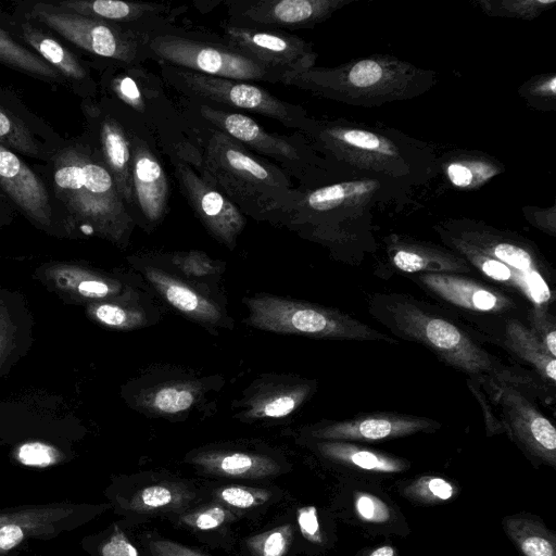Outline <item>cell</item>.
Segmentation results:
<instances>
[{"mask_svg":"<svg viewBox=\"0 0 556 556\" xmlns=\"http://www.w3.org/2000/svg\"><path fill=\"white\" fill-rule=\"evenodd\" d=\"M368 313L393 336L421 344L470 379H493L525 393L551 387L535 374L504 364L455 317L409 294L374 293L368 300Z\"/></svg>","mask_w":556,"mask_h":556,"instance_id":"cell-1","label":"cell"},{"mask_svg":"<svg viewBox=\"0 0 556 556\" xmlns=\"http://www.w3.org/2000/svg\"><path fill=\"white\" fill-rule=\"evenodd\" d=\"M302 135L340 178H381L412 188L438 174L433 148L383 125L314 118Z\"/></svg>","mask_w":556,"mask_h":556,"instance_id":"cell-2","label":"cell"},{"mask_svg":"<svg viewBox=\"0 0 556 556\" xmlns=\"http://www.w3.org/2000/svg\"><path fill=\"white\" fill-rule=\"evenodd\" d=\"M200 151L197 173L245 216L283 225L303 188L279 166L202 121L184 114Z\"/></svg>","mask_w":556,"mask_h":556,"instance_id":"cell-3","label":"cell"},{"mask_svg":"<svg viewBox=\"0 0 556 556\" xmlns=\"http://www.w3.org/2000/svg\"><path fill=\"white\" fill-rule=\"evenodd\" d=\"M432 70L391 54L375 53L334 67L286 74L280 84L354 106H380L419 97L437 84Z\"/></svg>","mask_w":556,"mask_h":556,"instance_id":"cell-4","label":"cell"},{"mask_svg":"<svg viewBox=\"0 0 556 556\" xmlns=\"http://www.w3.org/2000/svg\"><path fill=\"white\" fill-rule=\"evenodd\" d=\"M409 187L381 178H353L302 190L283 225L315 238L341 242L352 238V226L365 228L377 204L400 203Z\"/></svg>","mask_w":556,"mask_h":556,"instance_id":"cell-5","label":"cell"},{"mask_svg":"<svg viewBox=\"0 0 556 556\" xmlns=\"http://www.w3.org/2000/svg\"><path fill=\"white\" fill-rule=\"evenodd\" d=\"M181 113L191 115L238 141L252 153L274 161L301 188L313 189L331 182L340 176L305 136L294 131L280 135L262 127L245 113L223 109L179 96Z\"/></svg>","mask_w":556,"mask_h":556,"instance_id":"cell-6","label":"cell"},{"mask_svg":"<svg viewBox=\"0 0 556 556\" xmlns=\"http://www.w3.org/2000/svg\"><path fill=\"white\" fill-rule=\"evenodd\" d=\"M105 85L112 101L141 123L170 163L180 161L198 170L200 151L190 136L186 118L168 96L160 75L143 64L113 63Z\"/></svg>","mask_w":556,"mask_h":556,"instance_id":"cell-7","label":"cell"},{"mask_svg":"<svg viewBox=\"0 0 556 556\" xmlns=\"http://www.w3.org/2000/svg\"><path fill=\"white\" fill-rule=\"evenodd\" d=\"M55 195L68 210L115 238L128 235L135 220L101 159L67 149L54 162Z\"/></svg>","mask_w":556,"mask_h":556,"instance_id":"cell-8","label":"cell"},{"mask_svg":"<svg viewBox=\"0 0 556 556\" xmlns=\"http://www.w3.org/2000/svg\"><path fill=\"white\" fill-rule=\"evenodd\" d=\"M151 59L210 76L250 83H280L267 66L228 45L218 34L174 26L149 41Z\"/></svg>","mask_w":556,"mask_h":556,"instance_id":"cell-9","label":"cell"},{"mask_svg":"<svg viewBox=\"0 0 556 556\" xmlns=\"http://www.w3.org/2000/svg\"><path fill=\"white\" fill-rule=\"evenodd\" d=\"M166 87L180 97L227 110L269 117L289 129L304 134L314 117L294 103L281 100L255 83L210 76L157 63Z\"/></svg>","mask_w":556,"mask_h":556,"instance_id":"cell-10","label":"cell"},{"mask_svg":"<svg viewBox=\"0 0 556 556\" xmlns=\"http://www.w3.org/2000/svg\"><path fill=\"white\" fill-rule=\"evenodd\" d=\"M245 303L249 324L264 331L329 340L399 343L395 338L331 307L267 294L249 298Z\"/></svg>","mask_w":556,"mask_h":556,"instance_id":"cell-11","label":"cell"},{"mask_svg":"<svg viewBox=\"0 0 556 556\" xmlns=\"http://www.w3.org/2000/svg\"><path fill=\"white\" fill-rule=\"evenodd\" d=\"M104 496L127 531L154 518L182 513L203 500L202 483L167 470L139 471L111 479Z\"/></svg>","mask_w":556,"mask_h":556,"instance_id":"cell-12","label":"cell"},{"mask_svg":"<svg viewBox=\"0 0 556 556\" xmlns=\"http://www.w3.org/2000/svg\"><path fill=\"white\" fill-rule=\"evenodd\" d=\"M30 16L87 52L112 63L143 64L151 59V35L119 24L37 4Z\"/></svg>","mask_w":556,"mask_h":556,"instance_id":"cell-13","label":"cell"},{"mask_svg":"<svg viewBox=\"0 0 556 556\" xmlns=\"http://www.w3.org/2000/svg\"><path fill=\"white\" fill-rule=\"evenodd\" d=\"M106 503L52 502L0 509V556H12L29 540H52L98 518Z\"/></svg>","mask_w":556,"mask_h":556,"instance_id":"cell-14","label":"cell"},{"mask_svg":"<svg viewBox=\"0 0 556 556\" xmlns=\"http://www.w3.org/2000/svg\"><path fill=\"white\" fill-rule=\"evenodd\" d=\"M435 226L509 266L527 280L535 305L548 307L554 293L543 277L547 267L531 241L515 232L468 217L450 218Z\"/></svg>","mask_w":556,"mask_h":556,"instance_id":"cell-15","label":"cell"},{"mask_svg":"<svg viewBox=\"0 0 556 556\" xmlns=\"http://www.w3.org/2000/svg\"><path fill=\"white\" fill-rule=\"evenodd\" d=\"M125 124L131 146L132 210L135 223L152 229L164 219L170 200V184L152 135L127 110L113 102Z\"/></svg>","mask_w":556,"mask_h":556,"instance_id":"cell-16","label":"cell"},{"mask_svg":"<svg viewBox=\"0 0 556 556\" xmlns=\"http://www.w3.org/2000/svg\"><path fill=\"white\" fill-rule=\"evenodd\" d=\"M184 462L201 476L235 482H270L292 468L279 452L232 444H212L192 450Z\"/></svg>","mask_w":556,"mask_h":556,"instance_id":"cell-17","label":"cell"},{"mask_svg":"<svg viewBox=\"0 0 556 556\" xmlns=\"http://www.w3.org/2000/svg\"><path fill=\"white\" fill-rule=\"evenodd\" d=\"M479 382L500 408L502 427L511 440L531 455L554 464L556 429L528 394L493 379Z\"/></svg>","mask_w":556,"mask_h":556,"instance_id":"cell-18","label":"cell"},{"mask_svg":"<svg viewBox=\"0 0 556 556\" xmlns=\"http://www.w3.org/2000/svg\"><path fill=\"white\" fill-rule=\"evenodd\" d=\"M357 0H225L229 23L252 28H313Z\"/></svg>","mask_w":556,"mask_h":556,"instance_id":"cell-19","label":"cell"},{"mask_svg":"<svg viewBox=\"0 0 556 556\" xmlns=\"http://www.w3.org/2000/svg\"><path fill=\"white\" fill-rule=\"evenodd\" d=\"M219 35L228 45L267 66L282 77L315 66L313 45L285 30L237 26L220 23Z\"/></svg>","mask_w":556,"mask_h":556,"instance_id":"cell-20","label":"cell"},{"mask_svg":"<svg viewBox=\"0 0 556 556\" xmlns=\"http://www.w3.org/2000/svg\"><path fill=\"white\" fill-rule=\"evenodd\" d=\"M441 428L434 419L396 412H371L342 420H324L302 431L304 441H382L433 432Z\"/></svg>","mask_w":556,"mask_h":556,"instance_id":"cell-21","label":"cell"},{"mask_svg":"<svg viewBox=\"0 0 556 556\" xmlns=\"http://www.w3.org/2000/svg\"><path fill=\"white\" fill-rule=\"evenodd\" d=\"M180 191L194 215L218 242L232 249L247 219L219 190L205 181L187 163L172 162Z\"/></svg>","mask_w":556,"mask_h":556,"instance_id":"cell-22","label":"cell"},{"mask_svg":"<svg viewBox=\"0 0 556 556\" xmlns=\"http://www.w3.org/2000/svg\"><path fill=\"white\" fill-rule=\"evenodd\" d=\"M407 278L435 300L473 317L508 316L518 308L508 294L468 275L416 274Z\"/></svg>","mask_w":556,"mask_h":556,"instance_id":"cell-23","label":"cell"},{"mask_svg":"<svg viewBox=\"0 0 556 556\" xmlns=\"http://www.w3.org/2000/svg\"><path fill=\"white\" fill-rule=\"evenodd\" d=\"M51 7L119 24L152 37L176 26L177 18L188 10L185 4L121 0H67Z\"/></svg>","mask_w":556,"mask_h":556,"instance_id":"cell-24","label":"cell"},{"mask_svg":"<svg viewBox=\"0 0 556 556\" xmlns=\"http://www.w3.org/2000/svg\"><path fill=\"white\" fill-rule=\"evenodd\" d=\"M389 265L405 275L460 274L469 275L470 265L447 248L402 235L383 239Z\"/></svg>","mask_w":556,"mask_h":556,"instance_id":"cell-25","label":"cell"},{"mask_svg":"<svg viewBox=\"0 0 556 556\" xmlns=\"http://www.w3.org/2000/svg\"><path fill=\"white\" fill-rule=\"evenodd\" d=\"M97 132L99 156L110 172L121 197L131 214V146L127 128L113 105L111 110L108 109L100 112Z\"/></svg>","mask_w":556,"mask_h":556,"instance_id":"cell-26","label":"cell"},{"mask_svg":"<svg viewBox=\"0 0 556 556\" xmlns=\"http://www.w3.org/2000/svg\"><path fill=\"white\" fill-rule=\"evenodd\" d=\"M203 498L214 500L241 520L255 521L285 497V490L271 482H202Z\"/></svg>","mask_w":556,"mask_h":556,"instance_id":"cell-27","label":"cell"},{"mask_svg":"<svg viewBox=\"0 0 556 556\" xmlns=\"http://www.w3.org/2000/svg\"><path fill=\"white\" fill-rule=\"evenodd\" d=\"M166 520L213 548L229 551L235 545V526L241 518L214 500L203 498Z\"/></svg>","mask_w":556,"mask_h":556,"instance_id":"cell-28","label":"cell"},{"mask_svg":"<svg viewBox=\"0 0 556 556\" xmlns=\"http://www.w3.org/2000/svg\"><path fill=\"white\" fill-rule=\"evenodd\" d=\"M0 187L26 214L42 223L50 217L47 189L11 149L0 144Z\"/></svg>","mask_w":556,"mask_h":556,"instance_id":"cell-29","label":"cell"},{"mask_svg":"<svg viewBox=\"0 0 556 556\" xmlns=\"http://www.w3.org/2000/svg\"><path fill=\"white\" fill-rule=\"evenodd\" d=\"M311 380H287L260 387L243 404L247 420L280 419L294 413L313 394Z\"/></svg>","mask_w":556,"mask_h":556,"instance_id":"cell-30","label":"cell"},{"mask_svg":"<svg viewBox=\"0 0 556 556\" xmlns=\"http://www.w3.org/2000/svg\"><path fill=\"white\" fill-rule=\"evenodd\" d=\"M438 174L455 188L477 190L505 172L496 157L478 150H453L438 156Z\"/></svg>","mask_w":556,"mask_h":556,"instance_id":"cell-31","label":"cell"},{"mask_svg":"<svg viewBox=\"0 0 556 556\" xmlns=\"http://www.w3.org/2000/svg\"><path fill=\"white\" fill-rule=\"evenodd\" d=\"M497 340L508 352L529 364L547 384L555 387L556 357L552 356L529 326L514 316H498Z\"/></svg>","mask_w":556,"mask_h":556,"instance_id":"cell-32","label":"cell"},{"mask_svg":"<svg viewBox=\"0 0 556 556\" xmlns=\"http://www.w3.org/2000/svg\"><path fill=\"white\" fill-rule=\"evenodd\" d=\"M144 275L159 293L187 317L208 325L222 321L220 307L186 282L151 266L144 268Z\"/></svg>","mask_w":556,"mask_h":556,"instance_id":"cell-33","label":"cell"},{"mask_svg":"<svg viewBox=\"0 0 556 556\" xmlns=\"http://www.w3.org/2000/svg\"><path fill=\"white\" fill-rule=\"evenodd\" d=\"M445 248L464 258L489 280L502 285L525 298L530 305H535L533 292L525 278L498 260L488 255L468 242L434 226Z\"/></svg>","mask_w":556,"mask_h":556,"instance_id":"cell-34","label":"cell"},{"mask_svg":"<svg viewBox=\"0 0 556 556\" xmlns=\"http://www.w3.org/2000/svg\"><path fill=\"white\" fill-rule=\"evenodd\" d=\"M320 458L366 471L395 472L405 467L402 459L348 441H305Z\"/></svg>","mask_w":556,"mask_h":556,"instance_id":"cell-35","label":"cell"},{"mask_svg":"<svg viewBox=\"0 0 556 556\" xmlns=\"http://www.w3.org/2000/svg\"><path fill=\"white\" fill-rule=\"evenodd\" d=\"M298 552L295 526L289 514L239 542L241 556H294Z\"/></svg>","mask_w":556,"mask_h":556,"instance_id":"cell-36","label":"cell"},{"mask_svg":"<svg viewBox=\"0 0 556 556\" xmlns=\"http://www.w3.org/2000/svg\"><path fill=\"white\" fill-rule=\"evenodd\" d=\"M202 386L194 380H173L148 388L139 395L144 410L169 415L189 410L199 400Z\"/></svg>","mask_w":556,"mask_h":556,"instance_id":"cell-37","label":"cell"},{"mask_svg":"<svg viewBox=\"0 0 556 556\" xmlns=\"http://www.w3.org/2000/svg\"><path fill=\"white\" fill-rule=\"evenodd\" d=\"M22 39L61 75L75 80L88 78L79 60L67 48L29 22L20 25Z\"/></svg>","mask_w":556,"mask_h":556,"instance_id":"cell-38","label":"cell"},{"mask_svg":"<svg viewBox=\"0 0 556 556\" xmlns=\"http://www.w3.org/2000/svg\"><path fill=\"white\" fill-rule=\"evenodd\" d=\"M80 545L90 556H147L117 521L100 532L84 536Z\"/></svg>","mask_w":556,"mask_h":556,"instance_id":"cell-39","label":"cell"},{"mask_svg":"<svg viewBox=\"0 0 556 556\" xmlns=\"http://www.w3.org/2000/svg\"><path fill=\"white\" fill-rule=\"evenodd\" d=\"M0 62L24 73L48 80H58V73L37 53L15 41L0 28Z\"/></svg>","mask_w":556,"mask_h":556,"instance_id":"cell-40","label":"cell"},{"mask_svg":"<svg viewBox=\"0 0 556 556\" xmlns=\"http://www.w3.org/2000/svg\"><path fill=\"white\" fill-rule=\"evenodd\" d=\"M476 4L490 17L531 21L553 9L556 0H478Z\"/></svg>","mask_w":556,"mask_h":556,"instance_id":"cell-41","label":"cell"},{"mask_svg":"<svg viewBox=\"0 0 556 556\" xmlns=\"http://www.w3.org/2000/svg\"><path fill=\"white\" fill-rule=\"evenodd\" d=\"M518 94L526 103L538 111H556V74L554 72L530 77L518 89Z\"/></svg>","mask_w":556,"mask_h":556,"instance_id":"cell-42","label":"cell"},{"mask_svg":"<svg viewBox=\"0 0 556 556\" xmlns=\"http://www.w3.org/2000/svg\"><path fill=\"white\" fill-rule=\"evenodd\" d=\"M137 541L147 556H214L200 548L166 538L156 530L142 531Z\"/></svg>","mask_w":556,"mask_h":556,"instance_id":"cell-43","label":"cell"},{"mask_svg":"<svg viewBox=\"0 0 556 556\" xmlns=\"http://www.w3.org/2000/svg\"><path fill=\"white\" fill-rule=\"evenodd\" d=\"M0 144L20 153L36 156L38 149L26 126L0 108Z\"/></svg>","mask_w":556,"mask_h":556,"instance_id":"cell-44","label":"cell"},{"mask_svg":"<svg viewBox=\"0 0 556 556\" xmlns=\"http://www.w3.org/2000/svg\"><path fill=\"white\" fill-rule=\"evenodd\" d=\"M291 516L295 526L299 551L305 545L320 546L323 544V526L315 506H298Z\"/></svg>","mask_w":556,"mask_h":556,"instance_id":"cell-45","label":"cell"},{"mask_svg":"<svg viewBox=\"0 0 556 556\" xmlns=\"http://www.w3.org/2000/svg\"><path fill=\"white\" fill-rule=\"evenodd\" d=\"M527 321L547 352L556 357V318L547 306L530 305Z\"/></svg>","mask_w":556,"mask_h":556,"instance_id":"cell-46","label":"cell"},{"mask_svg":"<svg viewBox=\"0 0 556 556\" xmlns=\"http://www.w3.org/2000/svg\"><path fill=\"white\" fill-rule=\"evenodd\" d=\"M97 318L111 327L136 328L147 323V316L141 308H127L116 304H101L96 307Z\"/></svg>","mask_w":556,"mask_h":556,"instance_id":"cell-47","label":"cell"},{"mask_svg":"<svg viewBox=\"0 0 556 556\" xmlns=\"http://www.w3.org/2000/svg\"><path fill=\"white\" fill-rule=\"evenodd\" d=\"M170 262L188 277H205L218 269V265L200 251L175 253L170 256Z\"/></svg>","mask_w":556,"mask_h":556,"instance_id":"cell-48","label":"cell"},{"mask_svg":"<svg viewBox=\"0 0 556 556\" xmlns=\"http://www.w3.org/2000/svg\"><path fill=\"white\" fill-rule=\"evenodd\" d=\"M18 460L31 467H48L58 459L56 452L42 443H27L20 447L17 453Z\"/></svg>","mask_w":556,"mask_h":556,"instance_id":"cell-49","label":"cell"},{"mask_svg":"<svg viewBox=\"0 0 556 556\" xmlns=\"http://www.w3.org/2000/svg\"><path fill=\"white\" fill-rule=\"evenodd\" d=\"M525 218L536 229L555 237L556 236V205L551 207L523 206Z\"/></svg>","mask_w":556,"mask_h":556,"instance_id":"cell-50","label":"cell"},{"mask_svg":"<svg viewBox=\"0 0 556 556\" xmlns=\"http://www.w3.org/2000/svg\"><path fill=\"white\" fill-rule=\"evenodd\" d=\"M468 388L471 390L473 396L481 403V408L483 410V416L486 425V430L492 433H498L503 430L501 420L497 418L498 416L495 414L493 408L491 407V403L488 400V395L485 396L484 390L481 383L476 379H470L467 381Z\"/></svg>","mask_w":556,"mask_h":556,"instance_id":"cell-51","label":"cell"},{"mask_svg":"<svg viewBox=\"0 0 556 556\" xmlns=\"http://www.w3.org/2000/svg\"><path fill=\"white\" fill-rule=\"evenodd\" d=\"M359 516L367 521H384L389 518L388 508L376 497L362 494L356 500Z\"/></svg>","mask_w":556,"mask_h":556,"instance_id":"cell-52","label":"cell"},{"mask_svg":"<svg viewBox=\"0 0 556 556\" xmlns=\"http://www.w3.org/2000/svg\"><path fill=\"white\" fill-rule=\"evenodd\" d=\"M520 548L526 556H555L554 545L539 534H527L520 540Z\"/></svg>","mask_w":556,"mask_h":556,"instance_id":"cell-53","label":"cell"},{"mask_svg":"<svg viewBox=\"0 0 556 556\" xmlns=\"http://www.w3.org/2000/svg\"><path fill=\"white\" fill-rule=\"evenodd\" d=\"M78 289L83 294L90 296H104L111 292L110 286L99 280L81 281Z\"/></svg>","mask_w":556,"mask_h":556,"instance_id":"cell-54","label":"cell"},{"mask_svg":"<svg viewBox=\"0 0 556 556\" xmlns=\"http://www.w3.org/2000/svg\"><path fill=\"white\" fill-rule=\"evenodd\" d=\"M428 489L431 494L440 500H447L453 495L452 485L441 478H431L428 480Z\"/></svg>","mask_w":556,"mask_h":556,"instance_id":"cell-55","label":"cell"},{"mask_svg":"<svg viewBox=\"0 0 556 556\" xmlns=\"http://www.w3.org/2000/svg\"><path fill=\"white\" fill-rule=\"evenodd\" d=\"M393 548L391 546H382L374 551L370 556H393Z\"/></svg>","mask_w":556,"mask_h":556,"instance_id":"cell-56","label":"cell"}]
</instances>
